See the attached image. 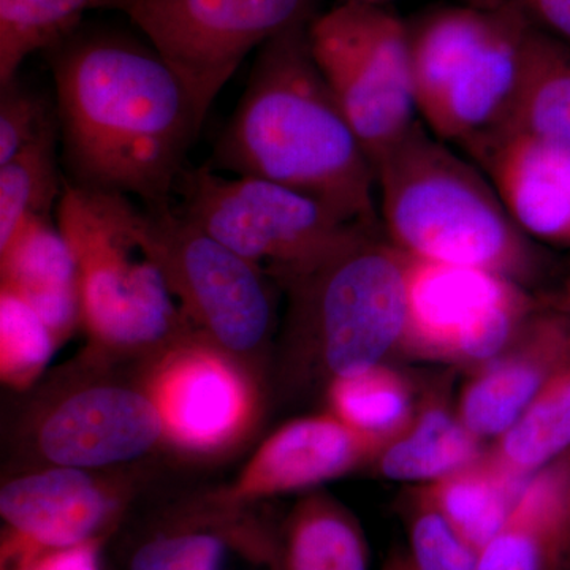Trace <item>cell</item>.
<instances>
[{"mask_svg": "<svg viewBox=\"0 0 570 570\" xmlns=\"http://www.w3.org/2000/svg\"><path fill=\"white\" fill-rule=\"evenodd\" d=\"M51 66L71 183L171 204L202 130L175 71L151 45L115 32H75Z\"/></svg>", "mask_w": 570, "mask_h": 570, "instance_id": "obj_1", "label": "cell"}, {"mask_svg": "<svg viewBox=\"0 0 570 570\" xmlns=\"http://www.w3.org/2000/svg\"><path fill=\"white\" fill-rule=\"evenodd\" d=\"M209 165L283 184L348 223L381 227L376 170L318 70L307 24L281 32L257 51Z\"/></svg>", "mask_w": 570, "mask_h": 570, "instance_id": "obj_2", "label": "cell"}, {"mask_svg": "<svg viewBox=\"0 0 570 570\" xmlns=\"http://www.w3.org/2000/svg\"><path fill=\"white\" fill-rule=\"evenodd\" d=\"M450 146L419 121L374 165L385 238L409 257L485 269L530 288L543 272L538 245L487 175Z\"/></svg>", "mask_w": 570, "mask_h": 570, "instance_id": "obj_3", "label": "cell"}, {"mask_svg": "<svg viewBox=\"0 0 570 570\" xmlns=\"http://www.w3.org/2000/svg\"><path fill=\"white\" fill-rule=\"evenodd\" d=\"M78 268L81 322L92 343L116 352L171 347L193 326L165 277L132 197L67 183L56 208Z\"/></svg>", "mask_w": 570, "mask_h": 570, "instance_id": "obj_4", "label": "cell"}, {"mask_svg": "<svg viewBox=\"0 0 570 570\" xmlns=\"http://www.w3.org/2000/svg\"><path fill=\"white\" fill-rule=\"evenodd\" d=\"M528 22L499 6H448L407 22L415 104L439 140L466 148L508 118Z\"/></svg>", "mask_w": 570, "mask_h": 570, "instance_id": "obj_5", "label": "cell"}, {"mask_svg": "<svg viewBox=\"0 0 570 570\" xmlns=\"http://www.w3.org/2000/svg\"><path fill=\"white\" fill-rule=\"evenodd\" d=\"M292 330L330 379L400 354L406 326V255L366 228L306 272L281 283Z\"/></svg>", "mask_w": 570, "mask_h": 570, "instance_id": "obj_6", "label": "cell"}, {"mask_svg": "<svg viewBox=\"0 0 570 570\" xmlns=\"http://www.w3.org/2000/svg\"><path fill=\"white\" fill-rule=\"evenodd\" d=\"M175 208L277 283L306 272L366 225L348 223L317 198L254 176L223 175L212 165L184 170ZM381 228V227H377Z\"/></svg>", "mask_w": 570, "mask_h": 570, "instance_id": "obj_7", "label": "cell"}, {"mask_svg": "<svg viewBox=\"0 0 570 570\" xmlns=\"http://www.w3.org/2000/svg\"><path fill=\"white\" fill-rule=\"evenodd\" d=\"M318 70L376 165L419 122L407 22L346 0L307 24Z\"/></svg>", "mask_w": 570, "mask_h": 570, "instance_id": "obj_8", "label": "cell"}, {"mask_svg": "<svg viewBox=\"0 0 570 570\" xmlns=\"http://www.w3.org/2000/svg\"><path fill=\"white\" fill-rule=\"evenodd\" d=\"M314 0H105L122 11L181 80L204 127L214 100L254 50L313 21Z\"/></svg>", "mask_w": 570, "mask_h": 570, "instance_id": "obj_9", "label": "cell"}, {"mask_svg": "<svg viewBox=\"0 0 570 570\" xmlns=\"http://www.w3.org/2000/svg\"><path fill=\"white\" fill-rule=\"evenodd\" d=\"M145 230L198 335L227 354H253L264 346L275 325V277L190 223L175 205L146 206Z\"/></svg>", "mask_w": 570, "mask_h": 570, "instance_id": "obj_10", "label": "cell"}, {"mask_svg": "<svg viewBox=\"0 0 570 570\" xmlns=\"http://www.w3.org/2000/svg\"><path fill=\"white\" fill-rule=\"evenodd\" d=\"M406 294L400 354L469 371L508 346L542 305L530 288L509 277L409 255Z\"/></svg>", "mask_w": 570, "mask_h": 570, "instance_id": "obj_11", "label": "cell"}, {"mask_svg": "<svg viewBox=\"0 0 570 570\" xmlns=\"http://www.w3.org/2000/svg\"><path fill=\"white\" fill-rule=\"evenodd\" d=\"M214 344L184 340L168 347L146 390L164 438L193 453H217L246 436L258 414L250 379Z\"/></svg>", "mask_w": 570, "mask_h": 570, "instance_id": "obj_12", "label": "cell"}, {"mask_svg": "<svg viewBox=\"0 0 570 570\" xmlns=\"http://www.w3.org/2000/svg\"><path fill=\"white\" fill-rule=\"evenodd\" d=\"M532 242L570 249V148L499 127L463 148Z\"/></svg>", "mask_w": 570, "mask_h": 570, "instance_id": "obj_13", "label": "cell"}, {"mask_svg": "<svg viewBox=\"0 0 570 570\" xmlns=\"http://www.w3.org/2000/svg\"><path fill=\"white\" fill-rule=\"evenodd\" d=\"M570 360V314L560 302L540 305L512 341L474 370L456 403L464 425L498 439Z\"/></svg>", "mask_w": 570, "mask_h": 570, "instance_id": "obj_14", "label": "cell"}, {"mask_svg": "<svg viewBox=\"0 0 570 570\" xmlns=\"http://www.w3.org/2000/svg\"><path fill=\"white\" fill-rule=\"evenodd\" d=\"M115 512L116 499L85 469L58 466L13 480L0 491L9 527L3 566L96 539Z\"/></svg>", "mask_w": 570, "mask_h": 570, "instance_id": "obj_15", "label": "cell"}, {"mask_svg": "<svg viewBox=\"0 0 570 570\" xmlns=\"http://www.w3.org/2000/svg\"><path fill=\"white\" fill-rule=\"evenodd\" d=\"M164 438L148 395L104 385L63 400L41 423V453L56 466L89 469L138 459Z\"/></svg>", "mask_w": 570, "mask_h": 570, "instance_id": "obj_16", "label": "cell"}, {"mask_svg": "<svg viewBox=\"0 0 570 570\" xmlns=\"http://www.w3.org/2000/svg\"><path fill=\"white\" fill-rule=\"evenodd\" d=\"M384 448L332 414L294 420L258 448L227 498L245 502L314 489L374 464Z\"/></svg>", "mask_w": 570, "mask_h": 570, "instance_id": "obj_17", "label": "cell"}, {"mask_svg": "<svg viewBox=\"0 0 570 570\" xmlns=\"http://www.w3.org/2000/svg\"><path fill=\"white\" fill-rule=\"evenodd\" d=\"M2 288L39 314L56 340L81 322L78 268L66 236L51 217H26L0 246Z\"/></svg>", "mask_w": 570, "mask_h": 570, "instance_id": "obj_18", "label": "cell"}, {"mask_svg": "<svg viewBox=\"0 0 570 570\" xmlns=\"http://www.w3.org/2000/svg\"><path fill=\"white\" fill-rule=\"evenodd\" d=\"M569 532L570 452L531 475L478 570L566 569Z\"/></svg>", "mask_w": 570, "mask_h": 570, "instance_id": "obj_19", "label": "cell"}, {"mask_svg": "<svg viewBox=\"0 0 570 570\" xmlns=\"http://www.w3.org/2000/svg\"><path fill=\"white\" fill-rule=\"evenodd\" d=\"M482 442L456 407L433 393L419 401L411 423L382 449L374 464L382 478L425 485L478 460L485 452Z\"/></svg>", "mask_w": 570, "mask_h": 570, "instance_id": "obj_20", "label": "cell"}, {"mask_svg": "<svg viewBox=\"0 0 570 570\" xmlns=\"http://www.w3.org/2000/svg\"><path fill=\"white\" fill-rule=\"evenodd\" d=\"M528 480L502 466L487 449L466 466L417 489L482 553L504 527Z\"/></svg>", "mask_w": 570, "mask_h": 570, "instance_id": "obj_21", "label": "cell"}, {"mask_svg": "<svg viewBox=\"0 0 570 570\" xmlns=\"http://www.w3.org/2000/svg\"><path fill=\"white\" fill-rule=\"evenodd\" d=\"M499 127L527 130L570 148L568 43L531 24L527 26L521 48L519 89L508 118Z\"/></svg>", "mask_w": 570, "mask_h": 570, "instance_id": "obj_22", "label": "cell"}, {"mask_svg": "<svg viewBox=\"0 0 570 570\" xmlns=\"http://www.w3.org/2000/svg\"><path fill=\"white\" fill-rule=\"evenodd\" d=\"M326 401L328 414L384 445L411 423L419 406L409 379L385 363L330 379Z\"/></svg>", "mask_w": 570, "mask_h": 570, "instance_id": "obj_23", "label": "cell"}, {"mask_svg": "<svg viewBox=\"0 0 570 570\" xmlns=\"http://www.w3.org/2000/svg\"><path fill=\"white\" fill-rule=\"evenodd\" d=\"M493 442L491 455L523 479L570 452V360Z\"/></svg>", "mask_w": 570, "mask_h": 570, "instance_id": "obj_24", "label": "cell"}, {"mask_svg": "<svg viewBox=\"0 0 570 570\" xmlns=\"http://www.w3.org/2000/svg\"><path fill=\"white\" fill-rule=\"evenodd\" d=\"M370 551L358 521L332 498L296 508L285 535V570H367Z\"/></svg>", "mask_w": 570, "mask_h": 570, "instance_id": "obj_25", "label": "cell"}, {"mask_svg": "<svg viewBox=\"0 0 570 570\" xmlns=\"http://www.w3.org/2000/svg\"><path fill=\"white\" fill-rule=\"evenodd\" d=\"M59 121L0 164V246L9 242L26 217H51L66 181L59 175Z\"/></svg>", "mask_w": 570, "mask_h": 570, "instance_id": "obj_26", "label": "cell"}, {"mask_svg": "<svg viewBox=\"0 0 570 570\" xmlns=\"http://www.w3.org/2000/svg\"><path fill=\"white\" fill-rule=\"evenodd\" d=\"M104 6L105 0H0V85L14 80L33 52L73 36L86 11Z\"/></svg>", "mask_w": 570, "mask_h": 570, "instance_id": "obj_27", "label": "cell"}, {"mask_svg": "<svg viewBox=\"0 0 570 570\" xmlns=\"http://www.w3.org/2000/svg\"><path fill=\"white\" fill-rule=\"evenodd\" d=\"M58 340L20 296L0 291V376L13 389H26L50 362Z\"/></svg>", "mask_w": 570, "mask_h": 570, "instance_id": "obj_28", "label": "cell"}, {"mask_svg": "<svg viewBox=\"0 0 570 570\" xmlns=\"http://www.w3.org/2000/svg\"><path fill=\"white\" fill-rule=\"evenodd\" d=\"M409 539V560L414 570H478L480 553L419 489L403 509Z\"/></svg>", "mask_w": 570, "mask_h": 570, "instance_id": "obj_29", "label": "cell"}, {"mask_svg": "<svg viewBox=\"0 0 570 570\" xmlns=\"http://www.w3.org/2000/svg\"><path fill=\"white\" fill-rule=\"evenodd\" d=\"M58 122L43 94L32 86L14 80L0 85V164L36 140L51 124Z\"/></svg>", "mask_w": 570, "mask_h": 570, "instance_id": "obj_30", "label": "cell"}, {"mask_svg": "<svg viewBox=\"0 0 570 570\" xmlns=\"http://www.w3.org/2000/svg\"><path fill=\"white\" fill-rule=\"evenodd\" d=\"M225 546L208 532H181L145 543L130 570H220Z\"/></svg>", "mask_w": 570, "mask_h": 570, "instance_id": "obj_31", "label": "cell"}, {"mask_svg": "<svg viewBox=\"0 0 570 570\" xmlns=\"http://www.w3.org/2000/svg\"><path fill=\"white\" fill-rule=\"evenodd\" d=\"M483 3L512 10L532 28L570 47V0H485Z\"/></svg>", "mask_w": 570, "mask_h": 570, "instance_id": "obj_32", "label": "cell"}, {"mask_svg": "<svg viewBox=\"0 0 570 570\" xmlns=\"http://www.w3.org/2000/svg\"><path fill=\"white\" fill-rule=\"evenodd\" d=\"M3 570H100L99 540H88L66 549L39 551Z\"/></svg>", "mask_w": 570, "mask_h": 570, "instance_id": "obj_33", "label": "cell"}, {"mask_svg": "<svg viewBox=\"0 0 570 570\" xmlns=\"http://www.w3.org/2000/svg\"><path fill=\"white\" fill-rule=\"evenodd\" d=\"M384 570H414L407 553L396 554L387 562Z\"/></svg>", "mask_w": 570, "mask_h": 570, "instance_id": "obj_34", "label": "cell"}, {"mask_svg": "<svg viewBox=\"0 0 570 570\" xmlns=\"http://www.w3.org/2000/svg\"><path fill=\"white\" fill-rule=\"evenodd\" d=\"M560 303L569 311L570 314V279L568 281V285H566V291L561 296Z\"/></svg>", "mask_w": 570, "mask_h": 570, "instance_id": "obj_35", "label": "cell"}, {"mask_svg": "<svg viewBox=\"0 0 570 570\" xmlns=\"http://www.w3.org/2000/svg\"><path fill=\"white\" fill-rule=\"evenodd\" d=\"M566 568H568V570H570V532H569L568 551H566Z\"/></svg>", "mask_w": 570, "mask_h": 570, "instance_id": "obj_36", "label": "cell"}, {"mask_svg": "<svg viewBox=\"0 0 570 570\" xmlns=\"http://www.w3.org/2000/svg\"><path fill=\"white\" fill-rule=\"evenodd\" d=\"M358 2L381 3L384 2V0H358Z\"/></svg>", "mask_w": 570, "mask_h": 570, "instance_id": "obj_37", "label": "cell"}, {"mask_svg": "<svg viewBox=\"0 0 570 570\" xmlns=\"http://www.w3.org/2000/svg\"><path fill=\"white\" fill-rule=\"evenodd\" d=\"M562 570H568V568H566V569H562Z\"/></svg>", "mask_w": 570, "mask_h": 570, "instance_id": "obj_38", "label": "cell"}]
</instances>
